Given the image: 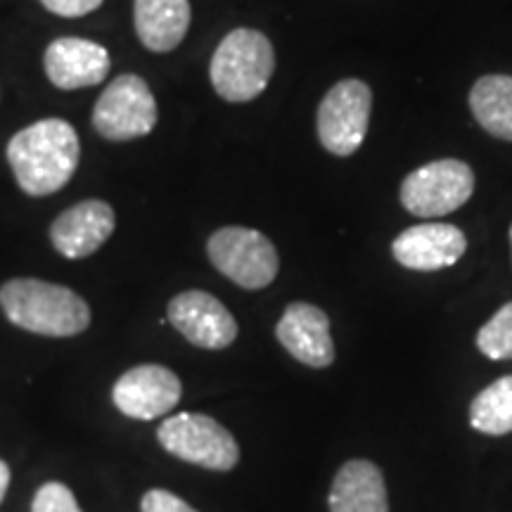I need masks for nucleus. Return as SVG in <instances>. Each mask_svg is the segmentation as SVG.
I'll list each match as a JSON object with an SVG mask.
<instances>
[{
	"label": "nucleus",
	"instance_id": "22",
	"mask_svg": "<svg viewBox=\"0 0 512 512\" xmlns=\"http://www.w3.org/2000/svg\"><path fill=\"white\" fill-rule=\"evenodd\" d=\"M43 8L57 17H86L102 5V0H41Z\"/></svg>",
	"mask_w": 512,
	"mask_h": 512
},
{
	"label": "nucleus",
	"instance_id": "18",
	"mask_svg": "<svg viewBox=\"0 0 512 512\" xmlns=\"http://www.w3.org/2000/svg\"><path fill=\"white\" fill-rule=\"evenodd\" d=\"M470 425L489 437L512 432V375L489 384L472 399Z\"/></svg>",
	"mask_w": 512,
	"mask_h": 512
},
{
	"label": "nucleus",
	"instance_id": "20",
	"mask_svg": "<svg viewBox=\"0 0 512 512\" xmlns=\"http://www.w3.org/2000/svg\"><path fill=\"white\" fill-rule=\"evenodd\" d=\"M31 512H81L74 491L62 482H48L36 491Z\"/></svg>",
	"mask_w": 512,
	"mask_h": 512
},
{
	"label": "nucleus",
	"instance_id": "10",
	"mask_svg": "<svg viewBox=\"0 0 512 512\" xmlns=\"http://www.w3.org/2000/svg\"><path fill=\"white\" fill-rule=\"evenodd\" d=\"M166 316L190 344L200 349H228L238 337V323L233 313L209 292L188 290L176 294L169 302Z\"/></svg>",
	"mask_w": 512,
	"mask_h": 512
},
{
	"label": "nucleus",
	"instance_id": "23",
	"mask_svg": "<svg viewBox=\"0 0 512 512\" xmlns=\"http://www.w3.org/2000/svg\"><path fill=\"white\" fill-rule=\"evenodd\" d=\"M8 486H10V467L5 460H0V503H3L5 494H8Z\"/></svg>",
	"mask_w": 512,
	"mask_h": 512
},
{
	"label": "nucleus",
	"instance_id": "12",
	"mask_svg": "<svg viewBox=\"0 0 512 512\" xmlns=\"http://www.w3.org/2000/svg\"><path fill=\"white\" fill-rule=\"evenodd\" d=\"M275 337L304 366L330 368L335 361L330 318L318 306L306 302L287 306L278 325H275Z\"/></svg>",
	"mask_w": 512,
	"mask_h": 512
},
{
	"label": "nucleus",
	"instance_id": "6",
	"mask_svg": "<svg viewBox=\"0 0 512 512\" xmlns=\"http://www.w3.org/2000/svg\"><path fill=\"white\" fill-rule=\"evenodd\" d=\"M475 192V171L460 159H437L401 183V204L418 219H439L463 207Z\"/></svg>",
	"mask_w": 512,
	"mask_h": 512
},
{
	"label": "nucleus",
	"instance_id": "15",
	"mask_svg": "<svg viewBox=\"0 0 512 512\" xmlns=\"http://www.w3.org/2000/svg\"><path fill=\"white\" fill-rule=\"evenodd\" d=\"M330 512H389L382 470L370 460H349L339 467L328 496Z\"/></svg>",
	"mask_w": 512,
	"mask_h": 512
},
{
	"label": "nucleus",
	"instance_id": "2",
	"mask_svg": "<svg viewBox=\"0 0 512 512\" xmlns=\"http://www.w3.org/2000/svg\"><path fill=\"white\" fill-rule=\"evenodd\" d=\"M0 309L17 328L43 337H74L91 325L81 294L36 278H15L0 287Z\"/></svg>",
	"mask_w": 512,
	"mask_h": 512
},
{
	"label": "nucleus",
	"instance_id": "21",
	"mask_svg": "<svg viewBox=\"0 0 512 512\" xmlns=\"http://www.w3.org/2000/svg\"><path fill=\"white\" fill-rule=\"evenodd\" d=\"M140 512H197L183 498L166 489H150L140 501Z\"/></svg>",
	"mask_w": 512,
	"mask_h": 512
},
{
	"label": "nucleus",
	"instance_id": "9",
	"mask_svg": "<svg viewBox=\"0 0 512 512\" xmlns=\"http://www.w3.org/2000/svg\"><path fill=\"white\" fill-rule=\"evenodd\" d=\"M181 394V380L174 370L159 363H143L119 377L112 389V401L126 418L155 420L174 411Z\"/></svg>",
	"mask_w": 512,
	"mask_h": 512
},
{
	"label": "nucleus",
	"instance_id": "11",
	"mask_svg": "<svg viewBox=\"0 0 512 512\" xmlns=\"http://www.w3.org/2000/svg\"><path fill=\"white\" fill-rule=\"evenodd\" d=\"M467 249V238L451 223H420L406 228L394 240L392 254L403 268L411 271H441L456 266Z\"/></svg>",
	"mask_w": 512,
	"mask_h": 512
},
{
	"label": "nucleus",
	"instance_id": "19",
	"mask_svg": "<svg viewBox=\"0 0 512 512\" xmlns=\"http://www.w3.org/2000/svg\"><path fill=\"white\" fill-rule=\"evenodd\" d=\"M477 349L491 361L512 358V302L503 304L477 332Z\"/></svg>",
	"mask_w": 512,
	"mask_h": 512
},
{
	"label": "nucleus",
	"instance_id": "14",
	"mask_svg": "<svg viewBox=\"0 0 512 512\" xmlns=\"http://www.w3.org/2000/svg\"><path fill=\"white\" fill-rule=\"evenodd\" d=\"M50 83L60 91L98 86L110 74V53L86 38L64 36L53 41L43 57Z\"/></svg>",
	"mask_w": 512,
	"mask_h": 512
},
{
	"label": "nucleus",
	"instance_id": "7",
	"mask_svg": "<svg viewBox=\"0 0 512 512\" xmlns=\"http://www.w3.org/2000/svg\"><path fill=\"white\" fill-rule=\"evenodd\" d=\"M373 91L366 81L344 79L335 83L320 100L316 114L318 140L330 155L349 157L366 140Z\"/></svg>",
	"mask_w": 512,
	"mask_h": 512
},
{
	"label": "nucleus",
	"instance_id": "5",
	"mask_svg": "<svg viewBox=\"0 0 512 512\" xmlns=\"http://www.w3.org/2000/svg\"><path fill=\"white\" fill-rule=\"evenodd\" d=\"M216 271L245 290H264L280 268L278 252L264 233L245 226L219 228L207 242Z\"/></svg>",
	"mask_w": 512,
	"mask_h": 512
},
{
	"label": "nucleus",
	"instance_id": "8",
	"mask_svg": "<svg viewBox=\"0 0 512 512\" xmlns=\"http://www.w3.org/2000/svg\"><path fill=\"white\" fill-rule=\"evenodd\" d=\"M93 126L114 143L147 136L157 126V102L143 76H117L95 102Z\"/></svg>",
	"mask_w": 512,
	"mask_h": 512
},
{
	"label": "nucleus",
	"instance_id": "17",
	"mask_svg": "<svg viewBox=\"0 0 512 512\" xmlns=\"http://www.w3.org/2000/svg\"><path fill=\"white\" fill-rule=\"evenodd\" d=\"M470 110L486 133L512 143V76H482L470 91Z\"/></svg>",
	"mask_w": 512,
	"mask_h": 512
},
{
	"label": "nucleus",
	"instance_id": "4",
	"mask_svg": "<svg viewBox=\"0 0 512 512\" xmlns=\"http://www.w3.org/2000/svg\"><path fill=\"white\" fill-rule=\"evenodd\" d=\"M166 453L204 470L230 472L240 463V446L221 422L204 413H178L157 430Z\"/></svg>",
	"mask_w": 512,
	"mask_h": 512
},
{
	"label": "nucleus",
	"instance_id": "3",
	"mask_svg": "<svg viewBox=\"0 0 512 512\" xmlns=\"http://www.w3.org/2000/svg\"><path fill=\"white\" fill-rule=\"evenodd\" d=\"M275 72L271 41L256 29H235L216 48L209 64L214 91L228 102H249L266 91Z\"/></svg>",
	"mask_w": 512,
	"mask_h": 512
},
{
	"label": "nucleus",
	"instance_id": "16",
	"mask_svg": "<svg viewBox=\"0 0 512 512\" xmlns=\"http://www.w3.org/2000/svg\"><path fill=\"white\" fill-rule=\"evenodd\" d=\"M133 22L140 43L150 53H171L190 29L188 0H136Z\"/></svg>",
	"mask_w": 512,
	"mask_h": 512
},
{
	"label": "nucleus",
	"instance_id": "24",
	"mask_svg": "<svg viewBox=\"0 0 512 512\" xmlns=\"http://www.w3.org/2000/svg\"><path fill=\"white\" fill-rule=\"evenodd\" d=\"M510 242H512V226H510Z\"/></svg>",
	"mask_w": 512,
	"mask_h": 512
},
{
	"label": "nucleus",
	"instance_id": "1",
	"mask_svg": "<svg viewBox=\"0 0 512 512\" xmlns=\"http://www.w3.org/2000/svg\"><path fill=\"white\" fill-rule=\"evenodd\" d=\"M81 145L74 126L64 119H41L17 131L8 143V162L19 188L46 197L72 181Z\"/></svg>",
	"mask_w": 512,
	"mask_h": 512
},
{
	"label": "nucleus",
	"instance_id": "13",
	"mask_svg": "<svg viewBox=\"0 0 512 512\" xmlns=\"http://www.w3.org/2000/svg\"><path fill=\"white\" fill-rule=\"evenodd\" d=\"M114 209L102 200L74 204L50 226V240L67 259H86L98 252L114 233Z\"/></svg>",
	"mask_w": 512,
	"mask_h": 512
}]
</instances>
